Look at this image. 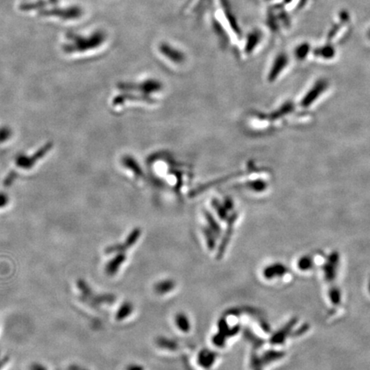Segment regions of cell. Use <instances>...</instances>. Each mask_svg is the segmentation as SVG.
<instances>
[{
  "mask_svg": "<svg viewBox=\"0 0 370 370\" xmlns=\"http://www.w3.org/2000/svg\"><path fill=\"white\" fill-rule=\"evenodd\" d=\"M225 341H226V336L224 334H222L221 333H219L217 334H215L213 338V342L214 344L218 346V347H222L224 346L225 344Z\"/></svg>",
  "mask_w": 370,
  "mask_h": 370,
  "instance_id": "25",
  "label": "cell"
},
{
  "mask_svg": "<svg viewBox=\"0 0 370 370\" xmlns=\"http://www.w3.org/2000/svg\"><path fill=\"white\" fill-rule=\"evenodd\" d=\"M207 218H208V223L209 227H210V230L214 232L215 237H220L221 232V227L219 226V224H217V222L215 221V219L212 217L211 215H208V214H207Z\"/></svg>",
  "mask_w": 370,
  "mask_h": 370,
  "instance_id": "22",
  "label": "cell"
},
{
  "mask_svg": "<svg viewBox=\"0 0 370 370\" xmlns=\"http://www.w3.org/2000/svg\"><path fill=\"white\" fill-rule=\"evenodd\" d=\"M8 361H9V358H8V357L3 358V360H0V370H1V369H2L3 365H5V364L8 363Z\"/></svg>",
  "mask_w": 370,
  "mask_h": 370,
  "instance_id": "33",
  "label": "cell"
},
{
  "mask_svg": "<svg viewBox=\"0 0 370 370\" xmlns=\"http://www.w3.org/2000/svg\"><path fill=\"white\" fill-rule=\"evenodd\" d=\"M7 203L6 196L0 194V208L3 207Z\"/></svg>",
  "mask_w": 370,
  "mask_h": 370,
  "instance_id": "32",
  "label": "cell"
},
{
  "mask_svg": "<svg viewBox=\"0 0 370 370\" xmlns=\"http://www.w3.org/2000/svg\"><path fill=\"white\" fill-rule=\"evenodd\" d=\"M369 291H370V285H369Z\"/></svg>",
  "mask_w": 370,
  "mask_h": 370,
  "instance_id": "35",
  "label": "cell"
},
{
  "mask_svg": "<svg viewBox=\"0 0 370 370\" xmlns=\"http://www.w3.org/2000/svg\"><path fill=\"white\" fill-rule=\"evenodd\" d=\"M126 260V256L124 253H117L111 260L108 261L106 266V273L109 276H113L118 272L120 266Z\"/></svg>",
  "mask_w": 370,
  "mask_h": 370,
  "instance_id": "8",
  "label": "cell"
},
{
  "mask_svg": "<svg viewBox=\"0 0 370 370\" xmlns=\"http://www.w3.org/2000/svg\"><path fill=\"white\" fill-rule=\"evenodd\" d=\"M244 337H245L247 340L253 344L255 349L261 347L263 344H264V340H263L262 338H258L257 335L254 334L253 333L250 331L249 329H246L244 331Z\"/></svg>",
  "mask_w": 370,
  "mask_h": 370,
  "instance_id": "18",
  "label": "cell"
},
{
  "mask_svg": "<svg viewBox=\"0 0 370 370\" xmlns=\"http://www.w3.org/2000/svg\"><path fill=\"white\" fill-rule=\"evenodd\" d=\"M328 81H326L324 79L316 81V83L307 93L305 97L302 99V101H301V105L303 108L310 107L315 101L318 100L320 95L324 94L325 91L328 89Z\"/></svg>",
  "mask_w": 370,
  "mask_h": 370,
  "instance_id": "2",
  "label": "cell"
},
{
  "mask_svg": "<svg viewBox=\"0 0 370 370\" xmlns=\"http://www.w3.org/2000/svg\"><path fill=\"white\" fill-rule=\"evenodd\" d=\"M51 145H46L42 150H39V152L36 153V155L33 156L31 158L26 159L25 157H20L19 159H17V166L20 167H23V168H30L31 166H34V163H36L38 159H40L41 157L45 155L47 151L50 149Z\"/></svg>",
  "mask_w": 370,
  "mask_h": 370,
  "instance_id": "9",
  "label": "cell"
},
{
  "mask_svg": "<svg viewBox=\"0 0 370 370\" xmlns=\"http://www.w3.org/2000/svg\"><path fill=\"white\" fill-rule=\"evenodd\" d=\"M204 235L207 239V244H208L209 250H214L215 248V235L210 229H205Z\"/></svg>",
  "mask_w": 370,
  "mask_h": 370,
  "instance_id": "23",
  "label": "cell"
},
{
  "mask_svg": "<svg viewBox=\"0 0 370 370\" xmlns=\"http://www.w3.org/2000/svg\"><path fill=\"white\" fill-rule=\"evenodd\" d=\"M338 266H339V257L337 253H332L329 255L327 262L322 267L324 273L325 279L328 282H331L338 275Z\"/></svg>",
  "mask_w": 370,
  "mask_h": 370,
  "instance_id": "3",
  "label": "cell"
},
{
  "mask_svg": "<svg viewBox=\"0 0 370 370\" xmlns=\"http://www.w3.org/2000/svg\"><path fill=\"white\" fill-rule=\"evenodd\" d=\"M288 273V268L281 263H274L270 266H266L263 271V275L266 279H272L274 278L283 277Z\"/></svg>",
  "mask_w": 370,
  "mask_h": 370,
  "instance_id": "7",
  "label": "cell"
},
{
  "mask_svg": "<svg viewBox=\"0 0 370 370\" xmlns=\"http://www.w3.org/2000/svg\"><path fill=\"white\" fill-rule=\"evenodd\" d=\"M239 330H240V327L239 326H236L234 328H230L229 333H228V337H231V336L237 334V333H238Z\"/></svg>",
  "mask_w": 370,
  "mask_h": 370,
  "instance_id": "30",
  "label": "cell"
},
{
  "mask_svg": "<svg viewBox=\"0 0 370 370\" xmlns=\"http://www.w3.org/2000/svg\"><path fill=\"white\" fill-rule=\"evenodd\" d=\"M258 39H259V34H258V33L253 32L250 34V36H249V42H248V46H247V48L252 49L253 47L257 46Z\"/></svg>",
  "mask_w": 370,
  "mask_h": 370,
  "instance_id": "26",
  "label": "cell"
},
{
  "mask_svg": "<svg viewBox=\"0 0 370 370\" xmlns=\"http://www.w3.org/2000/svg\"><path fill=\"white\" fill-rule=\"evenodd\" d=\"M315 55L324 59H332L334 58L336 54V50L331 45H326V46L319 47L315 50Z\"/></svg>",
  "mask_w": 370,
  "mask_h": 370,
  "instance_id": "14",
  "label": "cell"
},
{
  "mask_svg": "<svg viewBox=\"0 0 370 370\" xmlns=\"http://www.w3.org/2000/svg\"><path fill=\"white\" fill-rule=\"evenodd\" d=\"M218 326H219V333H221L222 334L225 335V336L227 337L228 333H229L230 328L228 327L227 323L225 322V320H224V319H221V320H220Z\"/></svg>",
  "mask_w": 370,
  "mask_h": 370,
  "instance_id": "27",
  "label": "cell"
},
{
  "mask_svg": "<svg viewBox=\"0 0 370 370\" xmlns=\"http://www.w3.org/2000/svg\"><path fill=\"white\" fill-rule=\"evenodd\" d=\"M288 62H289L288 57L285 53H280L277 56L276 59H274V61H273L271 70H270V80H275L279 76L280 72H282L287 66Z\"/></svg>",
  "mask_w": 370,
  "mask_h": 370,
  "instance_id": "5",
  "label": "cell"
},
{
  "mask_svg": "<svg viewBox=\"0 0 370 370\" xmlns=\"http://www.w3.org/2000/svg\"><path fill=\"white\" fill-rule=\"evenodd\" d=\"M297 319L293 318L287 324L284 326L282 329L277 332L270 339V342L272 344H281L285 342L286 338H287V335H289L292 332L293 327L296 324Z\"/></svg>",
  "mask_w": 370,
  "mask_h": 370,
  "instance_id": "6",
  "label": "cell"
},
{
  "mask_svg": "<svg viewBox=\"0 0 370 370\" xmlns=\"http://www.w3.org/2000/svg\"><path fill=\"white\" fill-rule=\"evenodd\" d=\"M368 37H369V39H370V30H369V32H368Z\"/></svg>",
  "mask_w": 370,
  "mask_h": 370,
  "instance_id": "34",
  "label": "cell"
},
{
  "mask_svg": "<svg viewBox=\"0 0 370 370\" xmlns=\"http://www.w3.org/2000/svg\"><path fill=\"white\" fill-rule=\"evenodd\" d=\"M176 286V283L174 282V280L172 279H166V280H162L160 282H158L155 284L154 286V291L156 293L158 294H166V293H170L171 291L174 289Z\"/></svg>",
  "mask_w": 370,
  "mask_h": 370,
  "instance_id": "13",
  "label": "cell"
},
{
  "mask_svg": "<svg viewBox=\"0 0 370 370\" xmlns=\"http://www.w3.org/2000/svg\"><path fill=\"white\" fill-rule=\"evenodd\" d=\"M175 322L177 327L179 328L180 331L184 332V333H188L190 330L189 321L185 314L179 313L176 315Z\"/></svg>",
  "mask_w": 370,
  "mask_h": 370,
  "instance_id": "16",
  "label": "cell"
},
{
  "mask_svg": "<svg viewBox=\"0 0 370 370\" xmlns=\"http://www.w3.org/2000/svg\"><path fill=\"white\" fill-rule=\"evenodd\" d=\"M297 266L301 271L311 270L314 266V260L309 256H304L299 259Z\"/></svg>",
  "mask_w": 370,
  "mask_h": 370,
  "instance_id": "20",
  "label": "cell"
},
{
  "mask_svg": "<svg viewBox=\"0 0 370 370\" xmlns=\"http://www.w3.org/2000/svg\"><path fill=\"white\" fill-rule=\"evenodd\" d=\"M141 233H142L141 230L138 229V228L131 231V233L127 237L124 244H123L124 249L127 250L128 249H130V247L133 246L134 244H136L138 239H139Z\"/></svg>",
  "mask_w": 370,
  "mask_h": 370,
  "instance_id": "19",
  "label": "cell"
},
{
  "mask_svg": "<svg viewBox=\"0 0 370 370\" xmlns=\"http://www.w3.org/2000/svg\"><path fill=\"white\" fill-rule=\"evenodd\" d=\"M159 51L166 58L175 64H180L185 61V54L179 49L171 46L168 43H162L159 46Z\"/></svg>",
  "mask_w": 370,
  "mask_h": 370,
  "instance_id": "4",
  "label": "cell"
},
{
  "mask_svg": "<svg viewBox=\"0 0 370 370\" xmlns=\"http://www.w3.org/2000/svg\"><path fill=\"white\" fill-rule=\"evenodd\" d=\"M309 51H310L309 44L302 43V44H300L296 49V56L297 57V59H304L308 56Z\"/></svg>",
  "mask_w": 370,
  "mask_h": 370,
  "instance_id": "21",
  "label": "cell"
},
{
  "mask_svg": "<svg viewBox=\"0 0 370 370\" xmlns=\"http://www.w3.org/2000/svg\"><path fill=\"white\" fill-rule=\"evenodd\" d=\"M134 306L131 302H125L119 307L118 310L116 313L115 318L118 322L123 321L128 318L132 313H133Z\"/></svg>",
  "mask_w": 370,
  "mask_h": 370,
  "instance_id": "12",
  "label": "cell"
},
{
  "mask_svg": "<svg viewBox=\"0 0 370 370\" xmlns=\"http://www.w3.org/2000/svg\"><path fill=\"white\" fill-rule=\"evenodd\" d=\"M80 370H81V369H80Z\"/></svg>",
  "mask_w": 370,
  "mask_h": 370,
  "instance_id": "36",
  "label": "cell"
},
{
  "mask_svg": "<svg viewBox=\"0 0 370 370\" xmlns=\"http://www.w3.org/2000/svg\"><path fill=\"white\" fill-rule=\"evenodd\" d=\"M250 364H251V368L253 370H262L263 365H264L260 357H259L256 353L251 355Z\"/></svg>",
  "mask_w": 370,
  "mask_h": 370,
  "instance_id": "24",
  "label": "cell"
},
{
  "mask_svg": "<svg viewBox=\"0 0 370 370\" xmlns=\"http://www.w3.org/2000/svg\"><path fill=\"white\" fill-rule=\"evenodd\" d=\"M156 344L159 347L166 349V350H169V351H176L179 348V345L176 343L175 341L169 339V338H164V337H159L157 338Z\"/></svg>",
  "mask_w": 370,
  "mask_h": 370,
  "instance_id": "17",
  "label": "cell"
},
{
  "mask_svg": "<svg viewBox=\"0 0 370 370\" xmlns=\"http://www.w3.org/2000/svg\"><path fill=\"white\" fill-rule=\"evenodd\" d=\"M126 370H144V369L138 364H131L130 366H128Z\"/></svg>",
  "mask_w": 370,
  "mask_h": 370,
  "instance_id": "31",
  "label": "cell"
},
{
  "mask_svg": "<svg viewBox=\"0 0 370 370\" xmlns=\"http://www.w3.org/2000/svg\"><path fill=\"white\" fill-rule=\"evenodd\" d=\"M77 286L81 293V300L94 309H98L101 304H111L116 300V296L112 294L95 295L90 286L83 279H78Z\"/></svg>",
  "mask_w": 370,
  "mask_h": 370,
  "instance_id": "1",
  "label": "cell"
},
{
  "mask_svg": "<svg viewBox=\"0 0 370 370\" xmlns=\"http://www.w3.org/2000/svg\"><path fill=\"white\" fill-rule=\"evenodd\" d=\"M30 370H47V369L42 364L35 363L30 366Z\"/></svg>",
  "mask_w": 370,
  "mask_h": 370,
  "instance_id": "29",
  "label": "cell"
},
{
  "mask_svg": "<svg viewBox=\"0 0 370 370\" xmlns=\"http://www.w3.org/2000/svg\"><path fill=\"white\" fill-rule=\"evenodd\" d=\"M236 221V215H232L229 220H228V229L227 232L225 233L224 237H223V240L221 243V246L219 248V251H218V259H221V257L224 256V251L227 248L228 244L230 242L231 239V232H232V227H233L234 222Z\"/></svg>",
  "mask_w": 370,
  "mask_h": 370,
  "instance_id": "10",
  "label": "cell"
},
{
  "mask_svg": "<svg viewBox=\"0 0 370 370\" xmlns=\"http://www.w3.org/2000/svg\"><path fill=\"white\" fill-rule=\"evenodd\" d=\"M285 356L284 352L278 351H265L261 356V361H262L263 364H268L270 363H272L273 361H277L282 358Z\"/></svg>",
  "mask_w": 370,
  "mask_h": 370,
  "instance_id": "15",
  "label": "cell"
},
{
  "mask_svg": "<svg viewBox=\"0 0 370 370\" xmlns=\"http://www.w3.org/2000/svg\"><path fill=\"white\" fill-rule=\"evenodd\" d=\"M10 136V131L6 129L0 130V142H3Z\"/></svg>",
  "mask_w": 370,
  "mask_h": 370,
  "instance_id": "28",
  "label": "cell"
},
{
  "mask_svg": "<svg viewBox=\"0 0 370 370\" xmlns=\"http://www.w3.org/2000/svg\"><path fill=\"white\" fill-rule=\"evenodd\" d=\"M216 357L217 355L214 351L203 350L199 353L198 364L204 369H209L215 364Z\"/></svg>",
  "mask_w": 370,
  "mask_h": 370,
  "instance_id": "11",
  "label": "cell"
}]
</instances>
